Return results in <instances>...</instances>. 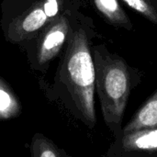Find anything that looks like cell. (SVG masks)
I'll return each mask as SVG.
<instances>
[{"instance_id":"5","label":"cell","mask_w":157,"mask_h":157,"mask_svg":"<svg viewBox=\"0 0 157 157\" xmlns=\"http://www.w3.org/2000/svg\"><path fill=\"white\" fill-rule=\"evenodd\" d=\"M108 155L113 157H157V128L116 136Z\"/></svg>"},{"instance_id":"9","label":"cell","mask_w":157,"mask_h":157,"mask_svg":"<svg viewBox=\"0 0 157 157\" xmlns=\"http://www.w3.org/2000/svg\"><path fill=\"white\" fill-rule=\"evenodd\" d=\"M29 152L31 157H71L46 135L37 132L32 136Z\"/></svg>"},{"instance_id":"10","label":"cell","mask_w":157,"mask_h":157,"mask_svg":"<svg viewBox=\"0 0 157 157\" xmlns=\"http://www.w3.org/2000/svg\"><path fill=\"white\" fill-rule=\"evenodd\" d=\"M121 2L157 26V0H121Z\"/></svg>"},{"instance_id":"7","label":"cell","mask_w":157,"mask_h":157,"mask_svg":"<svg viewBox=\"0 0 157 157\" xmlns=\"http://www.w3.org/2000/svg\"><path fill=\"white\" fill-rule=\"evenodd\" d=\"M152 128H157V89L143 103L120 134Z\"/></svg>"},{"instance_id":"1","label":"cell","mask_w":157,"mask_h":157,"mask_svg":"<svg viewBox=\"0 0 157 157\" xmlns=\"http://www.w3.org/2000/svg\"><path fill=\"white\" fill-rule=\"evenodd\" d=\"M98 36L92 17L82 14L61 53L53 82L46 88L51 100H57L89 129L97 124L92 46Z\"/></svg>"},{"instance_id":"6","label":"cell","mask_w":157,"mask_h":157,"mask_svg":"<svg viewBox=\"0 0 157 157\" xmlns=\"http://www.w3.org/2000/svg\"><path fill=\"white\" fill-rule=\"evenodd\" d=\"M92 6L106 23L128 31L133 29V24L121 0H90Z\"/></svg>"},{"instance_id":"2","label":"cell","mask_w":157,"mask_h":157,"mask_svg":"<svg viewBox=\"0 0 157 157\" xmlns=\"http://www.w3.org/2000/svg\"><path fill=\"white\" fill-rule=\"evenodd\" d=\"M92 54L98 93L104 121L118 136L132 90L141 82L143 73L130 65L116 52L109 50L105 43L93 44Z\"/></svg>"},{"instance_id":"3","label":"cell","mask_w":157,"mask_h":157,"mask_svg":"<svg viewBox=\"0 0 157 157\" xmlns=\"http://www.w3.org/2000/svg\"><path fill=\"white\" fill-rule=\"evenodd\" d=\"M83 0H3L0 27L6 41L20 46L63 13L81 9Z\"/></svg>"},{"instance_id":"8","label":"cell","mask_w":157,"mask_h":157,"mask_svg":"<svg viewBox=\"0 0 157 157\" xmlns=\"http://www.w3.org/2000/svg\"><path fill=\"white\" fill-rule=\"evenodd\" d=\"M22 105L9 84L0 76V121H8L18 117Z\"/></svg>"},{"instance_id":"4","label":"cell","mask_w":157,"mask_h":157,"mask_svg":"<svg viewBox=\"0 0 157 157\" xmlns=\"http://www.w3.org/2000/svg\"><path fill=\"white\" fill-rule=\"evenodd\" d=\"M82 14L81 9L63 13L34 39L19 46L26 52L30 69L42 74L47 72L51 63L62 53Z\"/></svg>"},{"instance_id":"11","label":"cell","mask_w":157,"mask_h":157,"mask_svg":"<svg viewBox=\"0 0 157 157\" xmlns=\"http://www.w3.org/2000/svg\"><path fill=\"white\" fill-rule=\"evenodd\" d=\"M107 157H113V156H110V155H107Z\"/></svg>"}]
</instances>
